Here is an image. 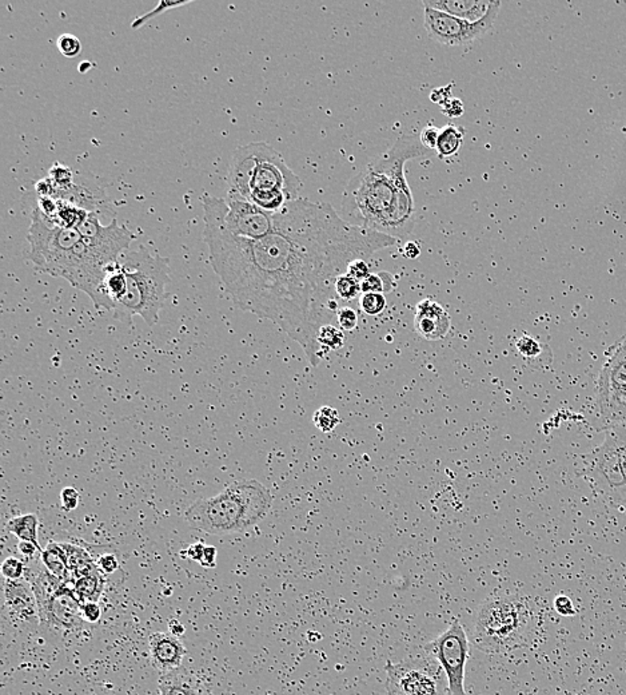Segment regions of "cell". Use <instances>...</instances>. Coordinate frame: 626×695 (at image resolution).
<instances>
[{
  "label": "cell",
  "mask_w": 626,
  "mask_h": 695,
  "mask_svg": "<svg viewBox=\"0 0 626 695\" xmlns=\"http://www.w3.org/2000/svg\"><path fill=\"white\" fill-rule=\"evenodd\" d=\"M83 241L107 264L119 262L135 240L134 233L118 225L112 218L110 225H102L98 213H89L87 218L78 227Z\"/></svg>",
  "instance_id": "obj_13"
},
{
  "label": "cell",
  "mask_w": 626,
  "mask_h": 695,
  "mask_svg": "<svg viewBox=\"0 0 626 695\" xmlns=\"http://www.w3.org/2000/svg\"><path fill=\"white\" fill-rule=\"evenodd\" d=\"M423 8V26L429 38L449 47H463L473 43L492 30L497 16L500 14L501 1H494L488 15L476 23L466 22L430 7Z\"/></svg>",
  "instance_id": "obj_12"
},
{
  "label": "cell",
  "mask_w": 626,
  "mask_h": 695,
  "mask_svg": "<svg viewBox=\"0 0 626 695\" xmlns=\"http://www.w3.org/2000/svg\"><path fill=\"white\" fill-rule=\"evenodd\" d=\"M82 602L73 583H64L39 610L41 623L59 633H75L83 629Z\"/></svg>",
  "instance_id": "obj_15"
},
{
  "label": "cell",
  "mask_w": 626,
  "mask_h": 695,
  "mask_svg": "<svg viewBox=\"0 0 626 695\" xmlns=\"http://www.w3.org/2000/svg\"><path fill=\"white\" fill-rule=\"evenodd\" d=\"M120 264L126 273L127 287L112 310L115 318L130 322L138 315L149 327L155 325L168 297L166 293V285L170 282L168 259L152 255L142 245L136 250L126 252Z\"/></svg>",
  "instance_id": "obj_5"
},
{
  "label": "cell",
  "mask_w": 626,
  "mask_h": 695,
  "mask_svg": "<svg viewBox=\"0 0 626 695\" xmlns=\"http://www.w3.org/2000/svg\"><path fill=\"white\" fill-rule=\"evenodd\" d=\"M388 695H450L444 668L426 654L386 665Z\"/></svg>",
  "instance_id": "obj_9"
},
{
  "label": "cell",
  "mask_w": 626,
  "mask_h": 695,
  "mask_svg": "<svg viewBox=\"0 0 626 695\" xmlns=\"http://www.w3.org/2000/svg\"><path fill=\"white\" fill-rule=\"evenodd\" d=\"M41 560L45 564V568L59 578L60 580L66 583H71V573L68 567V560L66 551L63 548L61 543L57 542H48L45 545L43 552L41 554Z\"/></svg>",
  "instance_id": "obj_22"
},
{
  "label": "cell",
  "mask_w": 626,
  "mask_h": 695,
  "mask_svg": "<svg viewBox=\"0 0 626 695\" xmlns=\"http://www.w3.org/2000/svg\"><path fill=\"white\" fill-rule=\"evenodd\" d=\"M606 429H609L616 438L621 467H623L626 478V425H614V427H609Z\"/></svg>",
  "instance_id": "obj_38"
},
{
  "label": "cell",
  "mask_w": 626,
  "mask_h": 695,
  "mask_svg": "<svg viewBox=\"0 0 626 695\" xmlns=\"http://www.w3.org/2000/svg\"><path fill=\"white\" fill-rule=\"evenodd\" d=\"M228 182L230 198L250 201L272 214L298 199L302 189L298 175L266 142H252L234 152Z\"/></svg>",
  "instance_id": "obj_3"
},
{
  "label": "cell",
  "mask_w": 626,
  "mask_h": 695,
  "mask_svg": "<svg viewBox=\"0 0 626 695\" xmlns=\"http://www.w3.org/2000/svg\"><path fill=\"white\" fill-rule=\"evenodd\" d=\"M451 328V318L441 303L423 299L416 306L414 331L426 341L435 343L446 337Z\"/></svg>",
  "instance_id": "obj_17"
},
{
  "label": "cell",
  "mask_w": 626,
  "mask_h": 695,
  "mask_svg": "<svg viewBox=\"0 0 626 695\" xmlns=\"http://www.w3.org/2000/svg\"><path fill=\"white\" fill-rule=\"evenodd\" d=\"M598 373L596 407L605 429L626 425V336L608 350Z\"/></svg>",
  "instance_id": "obj_8"
},
{
  "label": "cell",
  "mask_w": 626,
  "mask_h": 695,
  "mask_svg": "<svg viewBox=\"0 0 626 695\" xmlns=\"http://www.w3.org/2000/svg\"><path fill=\"white\" fill-rule=\"evenodd\" d=\"M205 547H206V544L203 543L191 544V545H190V547L184 551V554H186V557H187L189 559L194 560V561L201 563V560L203 558Z\"/></svg>",
  "instance_id": "obj_48"
},
{
  "label": "cell",
  "mask_w": 626,
  "mask_h": 695,
  "mask_svg": "<svg viewBox=\"0 0 626 695\" xmlns=\"http://www.w3.org/2000/svg\"><path fill=\"white\" fill-rule=\"evenodd\" d=\"M202 202L210 262L234 303L277 324L313 366L325 357L318 332L341 309L337 278L354 259L369 261L398 242L347 222L328 203L305 198L275 213L266 237L240 238L224 227L226 199L206 194Z\"/></svg>",
  "instance_id": "obj_1"
},
{
  "label": "cell",
  "mask_w": 626,
  "mask_h": 695,
  "mask_svg": "<svg viewBox=\"0 0 626 695\" xmlns=\"http://www.w3.org/2000/svg\"><path fill=\"white\" fill-rule=\"evenodd\" d=\"M439 108L449 118H460L465 113L463 101L458 98H454V96L447 99L442 106H439Z\"/></svg>",
  "instance_id": "obj_43"
},
{
  "label": "cell",
  "mask_w": 626,
  "mask_h": 695,
  "mask_svg": "<svg viewBox=\"0 0 626 695\" xmlns=\"http://www.w3.org/2000/svg\"><path fill=\"white\" fill-rule=\"evenodd\" d=\"M190 3H191V0H187V1H168V0H161V1H158L156 7H155L152 11H150V13L145 14L143 16L136 17L134 22L131 23V29H133V30H138V29H140L142 26H145L146 23H149L151 19H154V17H156V16L162 15V14H164L166 11H168V10H174V8H179V7H183V6H187V4H190Z\"/></svg>",
  "instance_id": "obj_30"
},
{
  "label": "cell",
  "mask_w": 626,
  "mask_h": 695,
  "mask_svg": "<svg viewBox=\"0 0 626 695\" xmlns=\"http://www.w3.org/2000/svg\"><path fill=\"white\" fill-rule=\"evenodd\" d=\"M4 602L14 623L22 626L41 623L35 594L24 578L20 580L4 579Z\"/></svg>",
  "instance_id": "obj_16"
},
{
  "label": "cell",
  "mask_w": 626,
  "mask_h": 695,
  "mask_svg": "<svg viewBox=\"0 0 626 695\" xmlns=\"http://www.w3.org/2000/svg\"><path fill=\"white\" fill-rule=\"evenodd\" d=\"M583 471L599 496L613 504L626 503V478L616 438L609 429L605 431V440L583 456Z\"/></svg>",
  "instance_id": "obj_10"
},
{
  "label": "cell",
  "mask_w": 626,
  "mask_h": 695,
  "mask_svg": "<svg viewBox=\"0 0 626 695\" xmlns=\"http://www.w3.org/2000/svg\"><path fill=\"white\" fill-rule=\"evenodd\" d=\"M50 178L54 182L58 190L67 189L68 186L73 185L75 180V174L67 166H63L60 164H55L50 170Z\"/></svg>",
  "instance_id": "obj_36"
},
{
  "label": "cell",
  "mask_w": 626,
  "mask_h": 695,
  "mask_svg": "<svg viewBox=\"0 0 626 695\" xmlns=\"http://www.w3.org/2000/svg\"><path fill=\"white\" fill-rule=\"evenodd\" d=\"M57 45H58L60 54L66 58H75L82 51V43H80L79 38L73 34L60 35Z\"/></svg>",
  "instance_id": "obj_35"
},
{
  "label": "cell",
  "mask_w": 626,
  "mask_h": 695,
  "mask_svg": "<svg viewBox=\"0 0 626 695\" xmlns=\"http://www.w3.org/2000/svg\"><path fill=\"white\" fill-rule=\"evenodd\" d=\"M27 240L30 243L29 258L41 271L52 277H63L73 257L75 246L82 241L78 229L61 227L48 222L38 208L31 215Z\"/></svg>",
  "instance_id": "obj_7"
},
{
  "label": "cell",
  "mask_w": 626,
  "mask_h": 695,
  "mask_svg": "<svg viewBox=\"0 0 626 695\" xmlns=\"http://www.w3.org/2000/svg\"><path fill=\"white\" fill-rule=\"evenodd\" d=\"M6 529L13 535H15L19 540L34 543L39 548L41 554L43 552L45 548H42V545L39 544V538H38L39 519L36 515L26 514L13 517L11 520H8Z\"/></svg>",
  "instance_id": "obj_25"
},
{
  "label": "cell",
  "mask_w": 626,
  "mask_h": 695,
  "mask_svg": "<svg viewBox=\"0 0 626 695\" xmlns=\"http://www.w3.org/2000/svg\"><path fill=\"white\" fill-rule=\"evenodd\" d=\"M465 130L456 124H446L441 129L435 152L441 158H449L456 155L463 148Z\"/></svg>",
  "instance_id": "obj_26"
},
{
  "label": "cell",
  "mask_w": 626,
  "mask_h": 695,
  "mask_svg": "<svg viewBox=\"0 0 626 695\" xmlns=\"http://www.w3.org/2000/svg\"><path fill=\"white\" fill-rule=\"evenodd\" d=\"M61 545L66 551L67 560H68L71 582L76 578L92 574V573L99 570L96 566V561L91 557V554L85 547L71 543H61Z\"/></svg>",
  "instance_id": "obj_23"
},
{
  "label": "cell",
  "mask_w": 626,
  "mask_h": 695,
  "mask_svg": "<svg viewBox=\"0 0 626 695\" xmlns=\"http://www.w3.org/2000/svg\"><path fill=\"white\" fill-rule=\"evenodd\" d=\"M421 255V246L418 245L417 242L409 241L406 242V245L403 246V256L409 259H416Z\"/></svg>",
  "instance_id": "obj_50"
},
{
  "label": "cell",
  "mask_w": 626,
  "mask_h": 695,
  "mask_svg": "<svg viewBox=\"0 0 626 695\" xmlns=\"http://www.w3.org/2000/svg\"><path fill=\"white\" fill-rule=\"evenodd\" d=\"M159 693L161 695H209L201 680L182 667L161 674Z\"/></svg>",
  "instance_id": "obj_21"
},
{
  "label": "cell",
  "mask_w": 626,
  "mask_h": 695,
  "mask_svg": "<svg viewBox=\"0 0 626 695\" xmlns=\"http://www.w3.org/2000/svg\"><path fill=\"white\" fill-rule=\"evenodd\" d=\"M80 501V494L74 487H66L60 492V503L61 508L67 513L74 511L75 508L79 506Z\"/></svg>",
  "instance_id": "obj_40"
},
{
  "label": "cell",
  "mask_w": 626,
  "mask_h": 695,
  "mask_svg": "<svg viewBox=\"0 0 626 695\" xmlns=\"http://www.w3.org/2000/svg\"><path fill=\"white\" fill-rule=\"evenodd\" d=\"M217 548L214 545H206L205 547V552H203V558L201 560V566L206 567V568H212L217 566Z\"/></svg>",
  "instance_id": "obj_47"
},
{
  "label": "cell",
  "mask_w": 626,
  "mask_h": 695,
  "mask_svg": "<svg viewBox=\"0 0 626 695\" xmlns=\"http://www.w3.org/2000/svg\"><path fill=\"white\" fill-rule=\"evenodd\" d=\"M274 225L275 214L261 209L253 202L240 198L226 201L224 227L231 234L247 240H261L271 233Z\"/></svg>",
  "instance_id": "obj_14"
},
{
  "label": "cell",
  "mask_w": 626,
  "mask_h": 695,
  "mask_svg": "<svg viewBox=\"0 0 626 695\" xmlns=\"http://www.w3.org/2000/svg\"><path fill=\"white\" fill-rule=\"evenodd\" d=\"M82 615L87 623H98L102 618L101 606L96 602H86L82 605Z\"/></svg>",
  "instance_id": "obj_45"
},
{
  "label": "cell",
  "mask_w": 626,
  "mask_h": 695,
  "mask_svg": "<svg viewBox=\"0 0 626 695\" xmlns=\"http://www.w3.org/2000/svg\"><path fill=\"white\" fill-rule=\"evenodd\" d=\"M71 583H73L75 592L82 603H86V602H96L98 603V601L101 599V596L105 591V576L101 573V570H98L92 574L76 578Z\"/></svg>",
  "instance_id": "obj_24"
},
{
  "label": "cell",
  "mask_w": 626,
  "mask_h": 695,
  "mask_svg": "<svg viewBox=\"0 0 626 695\" xmlns=\"http://www.w3.org/2000/svg\"><path fill=\"white\" fill-rule=\"evenodd\" d=\"M554 608L555 611L562 615V617H573L576 615V607L573 605L572 599L567 595H558L554 599Z\"/></svg>",
  "instance_id": "obj_44"
},
{
  "label": "cell",
  "mask_w": 626,
  "mask_h": 695,
  "mask_svg": "<svg viewBox=\"0 0 626 695\" xmlns=\"http://www.w3.org/2000/svg\"><path fill=\"white\" fill-rule=\"evenodd\" d=\"M397 285L395 277L388 272L372 273L367 278L361 281L362 293H390Z\"/></svg>",
  "instance_id": "obj_27"
},
{
  "label": "cell",
  "mask_w": 626,
  "mask_h": 695,
  "mask_svg": "<svg viewBox=\"0 0 626 695\" xmlns=\"http://www.w3.org/2000/svg\"><path fill=\"white\" fill-rule=\"evenodd\" d=\"M432 152L421 143L419 136L397 139L349 182L343 192V218L395 240L409 236L416 225V208L405 166Z\"/></svg>",
  "instance_id": "obj_2"
},
{
  "label": "cell",
  "mask_w": 626,
  "mask_h": 695,
  "mask_svg": "<svg viewBox=\"0 0 626 695\" xmlns=\"http://www.w3.org/2000/svg\"><path fill=\"white\" fill-rule=\"evenodd\" d=\"M439 134H441V129L434 126V124H428L422 129V131L419 133V141L430 152H435V148H437V143H438V138H439Z\"/></svg>",
  "instance_id": "obj_39"
},
{
  "label": "cell",
  "mask_w": 626,
  "mask_h": 695,
  "mask_svg": "<svg viewBox=\"0 0 626 695\" xmlns=\"http://www.w3.org/2000/svg\"><path fill=\"white\" fill-rule=\"evenodd\" d=\"M493 4L494 1L489 0H422L423 7H430L470 23L482 20Z\"/></svg>",
  "instance_id": "obj_20"
},
{
  "label": "cell",
  "mask_w": 626,
  "mask_h": 695,
  "mask_svg": "<svg viewBox=\"0 0 626 695\" xmlns=\"http://www.w3.org/2000/svg\"><path fill=\"white\" fill-rule=\"evenodd\" d=\"M191 527L211 535H234L255 526L240 480L228 484L212 498L196 500L186 511Z\"/></svg>",
  "instance_id": "obj_6"
},
{
  "label": "cell",
  "mask_w": 626,
  "mask_h": 695,
  "mask_svg": "<svg viewBox=\"0 0 626 695\" xmlns=\"http://www.w3.org/2000/svg\"><path fill=\"white\" fill-rule=\"evenodd\" d=\"M186 652V647L178 636L161 631L150 635V659L161 674L180 668Z\"/></svg>",
  "instance_id": "obj_18"
},
{
  "label": "cell",
  "mask_w": 626,
  "mask_h": 695,
  "mask_svg": "<svg viewBox=\"0 0 626 695\" xmlns=\"http://www.w3.org/2000/svg\"><path fill=\"white\" fill-rule=\"evenodd\" d=\"M516 348L522 357L527 361H533L542 354V345L534 337L523 334L516 340Z\"/></svg>",
  "instance_id": "obj_33"
},
{
  "label": "cell",
  "mask_w": 626,
  "mask_h": 695,
  "mask_svg": "<svg viewBox=\"0 0 626 695\" xmlns=\"http://www.w3.org/2000/svg\"><path fill=\"white\" fill-rule=\"evenodd\" d=\"M453 86L454 83H449L446 86L444 87H437V89H432L429 98L432 101V103L438 105V106H442L447 99H450L453 96Z\"/></svg>",
  "instance_id": "obj_46"
},
{
  "label": "cell",
  "mask_w": 626,
  "mask_h": 695,
  "mask_svg": "<svg viewBox=\"0 0 626 695\" xmlns=\"http://www.w3.org/2000/svg\"><path fill=\"white\" fill-rule=\"evenodd\" d=\"M17 551L20 552L22 557L27 558V559H31L35 557V554H41L39 548L35 545L34 543H30V542H23V540H19L17 543Z\"/></svg>",
  "instance_id": "obj_49"
},
{
  "label": "cell",
  "mask_w": 626,
  "mask_h": 695,
  "mask_svg": "<svg viewBox=\"0 0 626 695\" xmlns=\"http://www.w3.org/2000/svg\"><path fill=\"white\" fill-rule=\"evenodd\" d=\"M337 320H338L340 328L344 332H351L358 327L357 312L350 306L341 308L337 313Z\"/></svg>",
  "instance_id": "obj_37"
},
{
  "label": "cell",
  "mask_w": 626,
  "mask_h": 695,
  "mask_svg": "<svg viewBox=\"0 0 626 695\" xmlns=\"http://www.w3.org/2000/svg\"><path fill=\"white\" fill-rule=\"evenodd\" d=\"M1 575L8 580H20L26 574V564L15 557H8L1 564Z\"/></svg>",
  "instance_id": "obj_34"
},
{
  "label": "cell",
  "mask_w": 626,
  "mask_h": 695,
  "mask_svg": "<svg viewBox=\"0 0 626 695\" xmlns=\"http://www.w3.org/2000/svg\"><path fill=\"white\" fill-rule=\"evenodd\" d=\"M55 199L66 201L74 205L79 209L86 212L99 213L107 210L108 199L105 196L103 189H101L96 183L89 181H78L75 175L74 182L67 189L58 190L55 193Z\"/></svg>",
  "instance_id": "obj_19"
},
{
  "label": "cell",
  "mask_w": 626,
  "mask_h": 695,
  "mask_svg": "<svg viewBox=\"0 0 626 695\" xmlns=\"http://www.w3.org/2000/svg\"><path fill=\"white\" fill-rule=\"evenodd\" d=\"M537 627L534 603L521 595L486 599L479 606L474 645L486 654H507L529 643Z\"/></svg>",
  "instance_id": "obj_4"
},
{
  "label": "cell",
  "mask_w": 626,
  "mask_h": 695,
  "mask_svg": "<svg viewBox=\"0 0 626 695\" xmlns=\"http://www.w3.org/2000/svg\"><path fill=\"white\" fill-rule=\"evenodd\" d=\"M335 293L338 296V299L341 300H344V301H351L353 299H356L359 292H361V282L349 277L347 274H342L337 278L335 281Z\"/></svg>",
  "instance_id": "obj_32"
},
{
  "label": "cell",
  "mask_w": 626,
  "mask_h": 695,
  "mask_svg": "<svg viewBox=\"0 0 626 695\" xmlns=\"http://www.w3.org/2000/svg\"><path fill=\"white\" fill-rule=\"evenodd\" d=\"M168 630H170V634L174 635V636H178L180 638L182 635L184 634V627L183 624L178 622L177 619L170 620L168 622Z\"/></svg>",
  "instance_id": "obj_51"
},
{
  "label": "cell",
  "mask_w": 626,
  "mask_h": 695,
  "mask_svg": "<svg viewBox=\"0 0 626 695\" xmlns=\"http://www.w3.org/2000/svg\"><path fill=\"white\" fill-rule=\"evenodd\" d=\"M444 668L450 695H467L465 690V668L470 655V642L463 624L454 620L442 634L423 646Z\"/></svg>",
  "instance_id": "obj_11"
},
{
  "label": "cell",
  "mask_w": 626,
  "mask_h": 695,
  "mask_svg": "<svg viewBox=\"0 0 626 695\" xmlns=\"http://www.w3.org/2000/svg\"><path fill=\"white\" fill-rule=\"evenodd\" d=\"M316 341L326 356L330 350H338L344 345V334L341 328L334 327L333 324L323 325L316 336Z\"/></svg>",
  "instance_id": "obj_28"
},
{
  "label": "cell",
  "mask_w": 626,
  "mask_h": 695,
  "mask_svg": "<svg viewBox=\"0 0 626 695\" xmlns=\"http://www.w3.org/2000/svg\"><path fill=\"white\" fill-rule=\"evenodd\" d=\"M346 274L357 281H363L365 278H367L372 273H370V266H369V262L365 261V259H354L353 262H350V265L347 266V271H346Z\"/></svg>",
  "instance_id": "obj_41"
},
{
  "label": "cell",
  "mask_w": 626,
  "mask_h": 695,
  "mask_svg": "<svg viewBox=\"0 0 626 695\" xmlns=\"http://www.w3.org/2000/svg\"><path fill=\"white\" fill-rule=\"evenodd\" d=\"M388 305L385 294L379 293H363L359 299V308L365 315L378 316L381 315Z\"/></svg>",
  "instance_id": "obj_31"
},
{
  "label": "cell",
  "mask_w": 626,
  "mask_h": 695,
  "mask_svg": "<svg viewBox=\"0 0 626 695\" xmlns=\"http://www.w3.org/2000/svg\"><path fill=\"white\" fill-rule=\"evenodd\" d=\"M95 561H96L98 568L101 570V573L105 575V576L115 574L119 570V560H118V558L114 554L99 555V558L95 560Z\"/></svg>",
  "instance_id": "obj_42"
},
{
  "label": "cell",
  "mask_w": 626,
  "mask_h": 695,
  "mask_svg": "<svg viewBox=\"0 0 626 695\" xmlns=\"http://www.w3.org/2000/svg\"><path fill=\"white\" fill-rule=\"evenodd\" d=\"M313 423L321 432L328 434L341 424V416L337 409L330 406H322L314 412Z\"/></svg>",
  "instance_id": "obj_29"
}]
</instances>
